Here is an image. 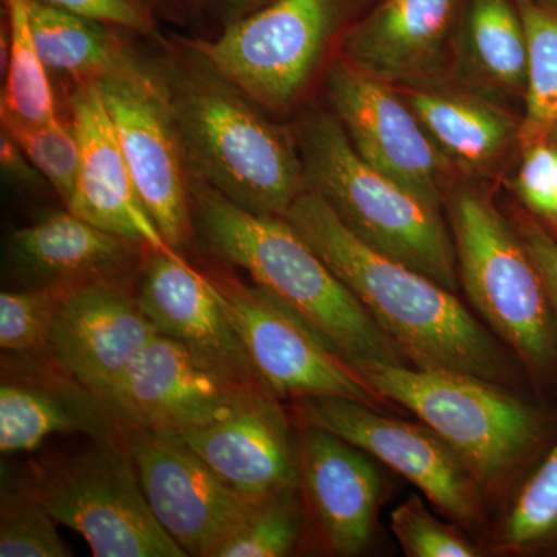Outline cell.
Returning a JSON list of instances; mask_svg holds the SVG:
<instances>
[{
    "instance_id": "cell-2",
    "label": "cell",
    "mask_w": 557,
    "mask_h": 557,
    "mask_svg": "<svg viewBox=\"0 0 557 557\" xmlns=\"http://www.w3.org/2000/svg\"><path fill=\"white\" fill-rule=\"evenodd\" d=\"M194 236L212 258L244 270L354 368L409 364L350 289L284 218L245 211L193 180Z\"/></svg>"
},
{
    "instance_id": "cell-8",
    "label": "cell",
    "mask_w": 557,
    "mask_h": 557,
    "mask_svg": "<svg viewBox=\"0 0 557 557\" xmlns=\"http://www.w3.org/2000/svg\"><path fill=\"white\" fill-rule=\"evenodd\" d=\"M28 491L95 557H185L160 525L121 435L40 468Z\"/></svg>"
},
{
    "instance_id": "cell-28",
    "label": "cell",
    "mask_w": 557,
    "mask_h": 557,
    "mask_svg": "<svg viewBox=\"0 0 557 557\" xmlns=\"http://www.w3.org/2000/svg\"><path fill=\"white\" fill-rule=\"evenodd\" d=\"M516 2L528 40L525 113L519 132L525 148L548 139L557 126V10L531 0Z\"/></svg>"
},
{
    "instance_id": "cell-23",
    "label": "cell",
    "mask_w": 557,
    "mask_h": 557,
    "mask_svg": "<svg viewBox=\"0 0 557 557\" xmlns=\"http://www.w3.org/2000/svg\"><path fill=\"white\" fill-rule=\"evenodd\" d=\"M429 139L453 168L482 172L519 141L520 120L471 95L435 89L399 91Z\"/></svg>"
},
{
    "instance_id": "cell-33",
    "label": "cell",
    "mask_w": 557,
    "mask_h": 557,
    "mask_svg": "<svg viewBox=\"0 0 557 557\" xmlns=\"http://www.w3.org/2000/svg\"><path fill=\"white\" fill-rule=\"evenodd\" d=\"M391 530L408 557H479L485 555L457 523H446L412 494L392 511Z\"/></svg>"
},
{
    "instance_id": "cell-1",
    "label": "cell",
    "mask_w": 557,
    "mask_h": 557,
    "mask_svg": "<svg viewBox=\"0 0 557 557\" xmlns=\"http://www.w3.org/2000/svg\"><path fill=\"white\" fill-rule=\"evenodd\" d=\"M285 220L327 263L410 366L448 370L511 386L515 364L457 293L370 248L314 190Z\"/></svg>"
},
{
    "instance_id": "cell-41",
    "label": "cell",
    "mask_w": 557,
    "mask_h": 557,
    "mask_svg": "<svg viewBox=\"0 0 557 557\" xmlns=\"http://www.w3.org/2000/svg\"><path fill=\"white\" fill-rule=\"evenodd\" d=\"M549 231H552V233L555 234V236L557 237V230H549Z\"/></svg>"
},
{
    "instance_id": "cell-16",
    "label": "cell",
    "mask_w": 557,
    "mask_h": 557,
    "mask_svg": "<svg viewBox=\"0 0 557 557\" xmlns=\"http://www.w3.org/2000/svg\"><path fill=\"white\" fill-rule=\"evenodd\" d=\"M159 333L137 295L119 281L90 282L65 296L50 355L64 375L97 397Z\"/></svg>"
},
{
    "instance_id": "cell-29",
    "label": "cell",
    "mask_w": 557,
    "mask_h": 557,
    "mask_svg": "<svg viewBox=\"0 0 557 557\" xmlns=\"http://www.w3.org/2000/svg\"><path fill=\"white\" fill-rule=\"evenodd\" d=\"M306 507L298 490L260 498L215 557H284L302 542Z\"/></svg>"
},
{
    "instance_id": "cell-27",
    "label": "cell",
    "mask_w": 557,
    "mask_h": 557,
    "mask_svg": "<svg viewBox=\"0 0 557 557\" xmlns=\"http://www.w3.org/2000/svg\"><path fill=\"white\" fill-rule=\"evenodd\" d=\"M7 11L2 123L42 124L58 119L47 65L33 38L28 0H3Z\"/></svg>"
},
{
    "instance_id": "cell-14",
    "label": "cell",
    "mask_w": 557,
    "mask_h": 557,
    "mask_svg": "<svg viewBox=\"0 0 557 557\" xmlns=\"http://www.w3.org/2000/svg\"><path fill=\"white\" fill-rule=\"evenodd\" d=\"M325 91L333 115L366 163L432 207L445 208L453 166L399 91L344 60L330 69Z\"/></svg>"
},
{
    "instance_id": "cell-13",
    "label": "cell",
    "mask_w": 557,
    "mask_h": 557,
    "mask_svg": "<svg viewBox=\"0 0 557 557\" xmlns=\"http://www.w3.org/2000/svg\"><path fill=\"white\" fill-rule=\"evenodd\" d=\"M120 435L160 525L186 556L215 557L258 500L223 482L178 435L123 424Z\"/></svg>"
},
{
    "instance_id": "cell-6",
    "label": "cell",
    "mask_w": 557,
    "mask_h": 557,
    "mask_svg": "<svg viewBox=\"0 0 557 557\" xmlns=\"http://www.w3.org/2000/svg\"><path fill=\"white\" fill-rule=\"evenodd\" d=\"M460 287L541 391L557 388V324L547 288L518 228L478 189L445 200Z\"/></svg>"
},
{
    "instance_id": "cell-7",
    "label": "cell",
    "mask_w": 557,
    "mask_h": 557,
    "mask_svg": "<svg viewBox=\"0 0 557 557\" xmlns=\"http://www.w3.org/2000/svg\"><path fill=\"white\" fill-rule=\"evenodd\" d=\"M362 0H273L190 50L212 73L262 108L298 100L330 40Z\"/></svg>"
},
{
    "instance_id": "cell-11",
    "label": "cell",
    "mask_w": 557,
    "mask_h": 557,
    "mask_svg": "<svg viewBox=\"0 0 557 557\" xmlns=\"http://www.w3.org/2000/svg\"><path fill=\"white\" fill-rule=\"evenodd\" d=\"M259 387L159 333L97 398L123 426L182 435L228 416Z\"/></svg>"
},
{
    "instance_id": "cell-3",
    "label": "cell",
    "mask_w": 557,
    "mask_h": 557,
    "mask_svg": "<svg viewBox=\"0 0 557 557\" xmlns=\"http://www.w3.org/2000/svg\"><path fill=\"white\" fill-rule=\"evenodd\" d=\"M161 78L190 178L252 214L285 218L309 190L298 145L205 65Z\"/></svg>"
},
{
    "instance_id": "cell-25",
    "label": "cell",
    "mask_w": 557,
    "mask_h": 557,
    "mask_svg": "<svg viewBox=\"0 0 557 557\" xmlns=\"http://www.w3.org/2000/svg\"><path fill=\"white\" fill-rule=\"evenodd\" d=\"M33 38L47 69L91 83L139 72L143 65L132 58L108 24L86 20L28 0Z\"/></svg>"
},
{
    "instance_id": "cell-35",
    "label": "cell",
    "mask_w": 557,
    "mask_h": 557,
    "mask_svg": "<svg viewBox=\"0 0 557 557\" xmlns=\"http://www.w3.org/2000/svg\"><path fill=\"white\" fill-rule=\"evenodd\" d=\"M53 9L67 11L110 27L126 28L138 35L156 36L157 25L145 0H38Z\"/></svg>"
},
{
    "instance_id": "cell-40",
    "label": "cell",
    "mask_w": 557,
    "mask_h": 557,
    "mask_svg": "<svg viewBox=\"0 0 557 557\" xmlns=\"http://www.w3.org/2000/svg\"><path fill=\"white\" fill-rule=\"evenodd\" d=\"M548 139H552V141L557 145V126L553 129L552 134H549Z\"/></svg>"
},
{
    "instance_id": "cell-12",
    "label": "cell",
    "mask_w": 557,
    "mask_h": 557,
    "mask_svg": "<svg viewBox=\"0 0 557 557\" xmlns=\"http://www.w3.org/2000/svg\"><path fill=\"white\" fill-rule=\"evenodd\" d=\"M100 86L139 199L164 242L180 252L194 236L193 178L163 78L143 67Z\"/></svg>"
},
{
    "instance_id": "cell-20",
    "label": "cell",
    "mask_w": 557,
    "mask_h": 557,
    "mask_svg": "<svg viewBox=\"0 0 557 557\" xmlns=\"http://www.w3.org/2000/svg\"><path fill=\"white\" fill-rule=\"evenodd\" d=\"M137 298L160 333L237 379L263 386L211 278L180 252L149 249Z\"/></svg>"
},
{
    "instance_id": "cell-24",
    "label": "cell",
    "mask_w": 557,
    "mask_h": 557,
    "mask_svg": "<svg viewBox=\"0 0 557 557\" xmlns=\"http://www.w3.org/2000/svg\"><path fill=\"white\" fill-rule=\"evenodd\" d=\"M457 40L460 67L475 86L525 97L528 40L516 0H467Z\"/></svg>"
},
{
    "instance_id": "cell-42",
    "label": "cell",
    "mask_w": 557,
    "mask_h": 557,
    "mask_svg": "<svg viewBox=\"0 0 557 557\" xmlns=\"http://www.w3.org/2000/svg\"><path fill=\"white\" fill-rule=\"evenodd\" d=\"M193 2L200 3V2H203V0H193Z\"/></svg>"
},
{
    "instance_id": "cell-30",
    "label": "cell",
    "mask_w": 557,
    "mask_h": 557,
    "mask_svg": "<svg viewBox=\"0 0 557 557\" xmlns=\"http://www.w3.org/2000/svg\"><path fill=\"white\" fill-rule=\"evenodd\" d=\"M76 288V287H75ZM73 288L30 287L0 295V347L16 357L50 354L51 333Z\"/></svg>"
},
{
    "instance_id": "cell-32",
    "label": "cell",
    "mask_w": 557,
    "mask_h": 557,
    "mask_svg": "<svg viewBox=\"0 0 557 557\" xmlns=\"http://www.w3.org/2000/svg\"><path fill=\"white\" fill-rule=\"evenodd\" d=\"M57 525V519L30 491L3 494L0 508V557L73 556Z\"/></svg>"
},
{
    "instance_id": "cell-36",
    "label": "cell",
    "mask_w": 557,
    "mask_h": 557,
    "mask_svg": "<svg viewBox=\"0 0 557 557\" xmlns=\"http://www.w3.org/2000/svg\"><path fill=\"white\" fill-rule=\"evenodd\" d=\"M518 231L547 288L557 324V237L533 215L520 220Z\"/></svg>"
},
{
    "instance_id": "cell-38",
    "label": "cell",
    "mask_w": 557,
    "mask_h": 557,
    "mask_svg": "<svg viewBox=\"0 0 557 557\" xmlns=\"http://www.w3.org/2000/svg\"><path fill=\"white\" fill-rule=\"evenodd\" d=\"M273 0H226L230 7L239 11L258 10Z\"/></svg>"
},
{
    "instance_id": "cell-5",
    "label": "cell",
    "mask_w": 557,
    "mask_h": 557,
    "mask_svg": "<svg viewBox=\"0 0 557 557\" xmlns=\"http://www.w3.org/2000/svg\"><path fill=\"white\" fill-rule=\"evenodd\" d=\"M296 145L309 189L327 201L350 233L450 292L460 289L456 247L443 209L366 163L335 115H310L300 124Z\"/></svg>"
},
{
    "instance_id": "cell-10",
    "label": "cell",
    "mask_w": 557,
    "mask_h": 557,
    "mask_svg": "<svg viewBox=\"0 0 557 557\" xmlns=\"http://www.w3.org/2000/svg\"><path fill=\"white\" fill-rule=\"evenodd\" d=\"M295 426L324 429L394 469L461 528L485 520L486 496L467 465L434 429L410 423L354 399L307 397L292 401Z\"/></svg>"
},
{
    "instance_id": "cell-17",
    "label": "cell",
    "mask_w": 557,
    "mask_h": 557,
    "mask_svg": "<svg viewBox=\"0 0 557 557\" xmlns=\"http://www.w3.org/2000/svg\"><path fill=\"white\" fill-rule=\"evenodd\" d=\"M178 437L251 500L300 487L298 434L281 399L265 387L256 388L228 416Z\"/></svg>"
},
{
    "instance_id": "cell-39",
    "label": "cell",
    "mask_w": 557,
    "mask_h": 557,
    "mask_svg": "<svg viewBox=\"0 0 557 557\" xmlns=\"http://www.w3.org/2000/svg\"><path fill=\"white\" fill-rule=\"evenodd\" d=\"M531 2H536L539 5L548 7V9L557 10V0H531Z\"/></svg>"
},
{
    "instance_id": "cell-4",
    "label": "cell",
    "mask_w": 557,
    "mask_h": 557,
    "mask_svg": "<svg viewBox=\"0 0 557 557\" xmlns=\"http://www.w3.org/2000/svg\"><path fill=\"white\" fill-rule=\"evenodd\" d=\"M380 394L445 440L486 498L525 478L557 435V412L505 384L448 370L369 362L355 368Z\"/></svg>"
},
{
    "instance_id": "cell-26",
    "label": "cell",
    "mask_w": 557,
    "mask_h": 557,
    "mask_svg": "<svg viewBox=\"0 0 557 557\" xmlns=\"http://www.w3.org/2000/svg\"><path fill=\"white\" fill-rule=\"evenodd\" d=\"M487 552L497 556L557 557V435L512 491Z\"/></svg>"
},
{
    "instance_id": "cell-34",
    "label": "cell",
    "mask_w": 557,
    "mask_h": 557,
    "mask_svg": "<svg viewBox=\"0 0 557 557\" xmlns=\"http://www.w3.org/2000/svg\"><path fill=\"white\" fill-rule=\"evenodd\" d=\"M515 193L527 211L549 230H557V145L552 139L523 148Z\"/></svg>"
},
{
    "instance_id": "cell-18",
    "label": "cell",
    "mask_w": 557,
    "mask_h": 557,
    "mask_svg": "<svg viewBox=\"0 0 557 557\" xmlns=\"http://www.w3.org/2000/svg\"><path fill=\"white\" fill-rule=\"evenodd\" d=\"M69 110L81 150L78 182L69 211L153 251H174L139 199L100 83H78L70 95Z\"/></svg>"
},
{
    "instance_id": "cell-22",
    "label": "cell",
    "mask_w": 557,
    "mask_h": 557,
    "mask_svg": "<svg viewBox=\"0 0 557 557\" xmlns=\"http://www.w3.org/2000/svg\"><path fill=\"white\" fill-rule=\"evenodd\" d=\"M94 435L98 442L120 437V423L100 399L72 379L28 380L3 373L0 384V450L32 453L57 434Z\"/></svg>"
},
{
    "instance_id": "cell-9",
    "label": "cell",
    "mask_w": 557,
    "mask_h": 557,
    "mask_svg": "<svg viewBox=\"0 0 557 557\" xmlns=\"http://www.w3.org/2000/svg\"><path fill=\"white\" fill-rule=\"evenodd\" d=\"M208 277L222 296L259 380L274 397L289 401L338 397L381 412L399 410L304 319L270 293L228 273H211Z\"/></svg>"
},
{
    "instance_id": "cell-21",
    "label": "cell",
    "mask_w": 557,
    "mask_h": 557,
    "mask_svg": "<svg viewBox=\"0 0 557 557\" xmlns=\"http://www.w3.org/2000/svg\"><path fill=\"white\" fill-rule=\"evenodd\" d=\"M145 245L91 225L70 212H53L14 231L11 258L32 287L75 288L116 281Z\"/></svg>"
},
{
    "instance_id": "cell-19",
    "label": "cell",
    "mask_w": 557,
    "mask_h": 557,
    "mask_svg": "<svg viewBox=\"0 0 557 557\" xmlns=\"http://www.w3.org/2000/svg\"><path fill=\"white\" fill-rule=\"evenodd\" d=\"M467 0H379L344 39V61L388 84L417 86L445 67Z\"/></svg>"
},
{
    "instance_id": "cell-37",
    "label": "cell",
    "mask_w": 557,
    "mask_h": 557,
    "mask_svg": "<svg viewBox=\"0 0 557 557\" xmlns=\"http://www.w3.org/2000/svg\"><path fill=\"white\" fill-rule=\"evenodd\" d=\"M0 163H2L3 174L20 185L33 186L39 182V177H42L21 146L3 131L0 139Z\"/></svg>"
},
{
    "instance_id": "cell-31",
    "label": "cell",
    "mask_w": 557,
    "mask_h": 557,
    "mask_svg": "<svg viewBox=\"0 0 557 557\" xmlns=\"http://www.w3.org/2000/svg\"><path fill=\"white\" fill-rule=\"evenodd\" d=\"M2 127L67 207L75 194L81 163L78 138L72 124L57 119L42 124L2 123Z\"/></svg>"
},
{
    "instance_id": "cell-15",
    "label": "cell",
    "mask_w": 557,
    "mask_h": 557,
    "mask_svg": "<svg viewBox=\"0 0 557 557\" xmlns=\"http://www.w3.org/2000/svg\"><path fill=\"white\" fill-rule=\"evenodd\" d=\"M298 428L300 494L311 544L358 556L376 530L386 480L379 460L324 429Z\"/></svg>"
}]
</instances>
